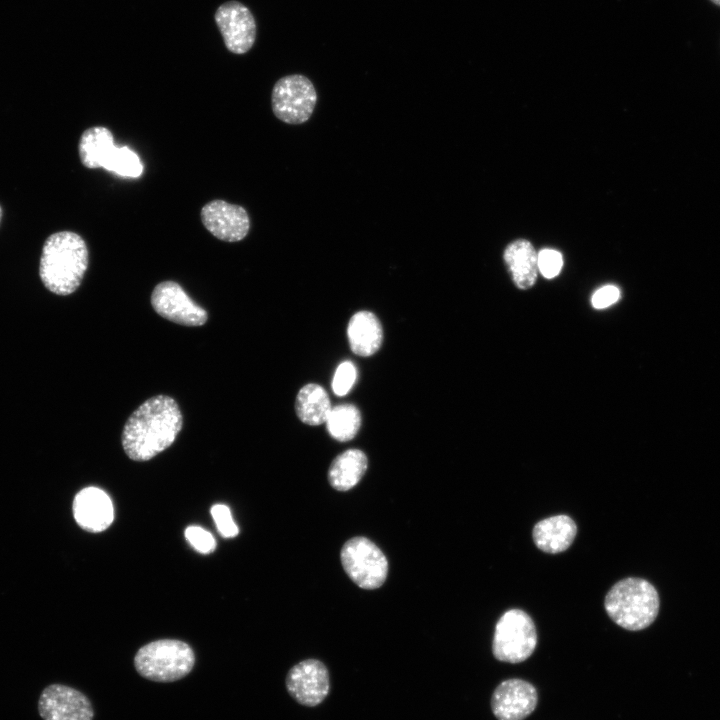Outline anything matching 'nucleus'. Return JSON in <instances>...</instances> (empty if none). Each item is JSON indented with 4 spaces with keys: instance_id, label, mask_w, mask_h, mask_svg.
I'll list each match as a JSON object with an SVG mask.
<instances>
[{
    "instance_id": "cd10ccee",
    "label": "nucleus",
    "mask_w": 720,
    "mask_h": 720,
    "mask_svg": "<svg viewBox=\"0 0 720 720\" xmlns=\"http://www.w3.org/2000/svg\"><path fill=\"white\" fill-rule=\"evenodd\" d=\"M1 218H2V208L0 207V221H1Z\"/></svg>"
},
{
    "instance_id": "a878e982",
    "label": "nucleus",
    "mask_w": 720,
    "mask_h": 720,
    "mask_svg": "<svg viewBox=\"0 0 720 720\" xmlns=\"http://www.w3.org/2000/svg\"><path fill=\"white\" fill-rule=\"evenodd\" d=\"M620 297V291L616 286L607 285L599 288L592 296L591 302L594 308L602 309L615 303Z\"/></svg>"
},
{
    "instance_id": "0eeeda50",
    "label": "nucleus",
    "mask_w": 720,
    "mask_h": 720,
    "mask_svg": "<svg viewBox=\"0 0 720 720\" xmlns=\"http://www.w3.org/2000/svg\"><path fill=\"white\" fill-rule=\"evenodd\" d=\"M342 566L350 579L363 589L382 586L388 574V562L380 548L366 537L349 539L342 547Z\"/></svg>"
},
{
    "instance_id": "aec40b11",
    "label": "nucleus",
    "mask_w": 720,
    "mask_h": 720,
    "mask_svg": "<svg viewBox=\"0 0 720 720\" xmlns=\"http://www.w3.org/2000/svg\"><path fill=\"white\" fill-rule=\"evenodd\" d=\"M331 410L328 393L321 385L308 383L299 390L295 411L304 424L317 426L326 423Z\"/></svg>"
},
{
    "instance_id": "39448f33",
    "label": "nucleus",
    "mask_w": 720,
    "mask_h": 720,
    "mask_svg": "<svg viewBox=\"0 0 720 720\" xmlns=\"http://www.w3.org/2000/svg\"><path fill=\"white\" fill-rule=\"evenodd\" d=\"M195 663L192 648L175 639H161L142 646L134 657V666L144 678L155 682H173L188 675Z\"/></svg>"
},
{
    "instance_id": "393cba45",
    "label": "nucleus",
    "mask_w": 720,
    "mask_h": 720,
    "mask_svg": "<svg viewBox=\"0 0 720 720\" xmlns=\"http://www.w3.org/2000/svg\"><path fill=\"white\" fill-rule=\"evenodd\" d=\"M538 269L541 274L550 279L557 276L562 268V255L552 249H543L538 255Z\"/></svg>"
},
{
    "instance_id": "9d476101",
    "label": "nucleus",
    "mask_w": 720,
    "mask_h": 720,
    "mask_svg": "<svg viewBox=\"0 0 720 720\" xmlns=\"http://www.w3.org/2000/svg\"><path fill=\"white\" fill-rule=\"evenodd\" d=\"M537 704L536 687L520 678L500 682L490 699V707L497 720H524L534 712Z\"/></svg>"
},
{
    "instance_id": "423d86ee",
    "label": "nucleus",
    "mask_w": 720,
    "mask_h": 720,
    "mask_svg": "<svg viewBox=\"0 0 720 720\" xmlns=\"http://www.w3.org/2000/svg\"><path fill=\"white\" fill-rule=\"evenodd\" d=\"M537 645V633L531 617L520 609L506 611L495 626L492 652L506 663L517 664L528 659Z\"/></svg>"
},
{
    "instance_id": "b1692460",
    "label": "nucleus",
    "mask_w": 720,
    "mask_h": 720,
    "mask_svg": "<svg viewBox=\"0 0 720 720\" xmlns=\"http://www.w3.org/2000/svg\"><path fill=\"white\" fill-rule=\"evenodd\" d=\"M210 512L221 536L231 538L239 533V529L231 516V511L228 506L215 504L212 506Z\"/></svg>"
},
{
    "instance_id": "1a4fd4ad",
    "label": "nucleus",
    "mask_w": 720,
    "mask_h": 720,
    "mask_svg": "<svg viewBox=\"0 0 720 720\" xmlns=\"http://www.w3.org/2000/svg\"><path fill=\"white\" fill-rule=\"evenodd\" d=\"M153 309L163 318L184 326H201L208 315L174 281L157 284L151 294Z\"/></svg>"
},
{
    "instance_id": "6e6552de",
    "label": "nucleus",
    "mask_w": 720,
    "mask_h": 720,
    "mask_svg": "<svg viewBox=\"0 0 720 720\" xmlns=\"http://www.w3.org/2000/svg\"><path fill=\"white\" fill-rule=\"evenodd\" d=\"M317 103V92L311 80L302 74L286 75L274 84L271 105L282 122L299 125L311 117Z\"/></svg>"
},
{
    "instance_id": "4468645a",
    "label": "nucleus",
    "mask_w": 720,
    "mask_h": 720,
    "mask_svg": "<svg viewBox=\"0 0 720 720\" xmlns=\"http://www.w3.org/2000/svg\"><path fill=\"white\" fill-rule=\"evenodd\" d=\"M204 227L216 238L225 242H237L244 239L250 229L247 211L239 205L224 200H213L201 209Z\"/></svg>"
},
{
    "instance_id": "412c9836",
    "label": "nucleus",
    "mask_w": 720,
    "mask_h": 720,
    "mask_svg": "<svg viewBox=\"0 0 720 720\" xmlns=\"http://www.w3.org/2000/svg\"><path fill=\"white\" fill-rule=\"evenodd\" d=\"M361 413L353 404H340L332 407L326 421L330 436L340 442L352 440L361 427Z\"/></svg>"
},
{
    "instance_id": "7ed1b4c3",
    "label": "nucleus",
    "mask_w": 720,
    "mask_h": 720,
    "mask_svg": "<svg viewBox=\"0 0 720 720\" xmlns=\"http://www.w3.org/2000/svg\"><path fill=\"white\" fill-rule=\"evenodd\" d=\"M608 616L620 627L639 631L650 626L659 611V595L647 580L625 578L614 584L605 597Z\"/></svg>"
},
{
    "instance_id": "5701e85b",
    "label": "nucleus",
    "mask_w": 720,
    "mask_h": 720,
    "mask_svg": "<svg viewBox=\"0 0 720 720\" xmlns=\"http://www.w3.org/2000/svg\"><path fill=\"white\" fill-rule=\"evenodd\" d=\"M185 538L196 551L202 554H209L216 548L213 535L200 526H188L185 530Z\"/></svg>"
},
{
    "instance_id": "f3484780",
    "label": "nucleus",
    "mask_w": 720,
    "mask_h": 720,
    "mask_svg": "<svg viewBox=\"0 0 720 720\" xmlns=\"http://www.w3.org/2000/svg\"><path fill=\"white\" fill-rule=\"evenodd\" d=\"M577 533L575 522L567 515H556L539 521L533 528L536 546L547 553H560L572 544Z\"/></svg>"
},
{
    "instance_id": "dca6fc26",
    "label": "nucleus",
    "mask_w": 720,
    "mask_h": 720,
    "mask_svg": "<svg viewBox=\"0 0 720 720\" xmlns=\"http://www.w3.org/2000/svg\"><path fill=\"white\" fill-rule=\"evenodd\" d=\"M347 338L350 349L361 357L374 355L383 342V328L378 317L370 311H358L349 320Z\"/></svg>"
},
{
    "instance_id": "ddd939ff",
    "label": "nucleus",
    "mask_w": 720,
    "mask_h": 720,
    "mask_svg": "<svg viewBox=\"0 0 720 720\" xmlns=\"http://www.w3.org/2000/svg\"><path fill=\"white\" fill-rule=\"evenodd\" d=\"M286 688L298 703L309 707L317 706L329 693L328 670L317 659L303 660L288 671Z\"/></svg>"
},
{
    "instance_id": "2eb2a0df",
    "label": "nucleus",
    "mask_w": 720,
    "mask_h": 720,
    "mask_svg": "<svg viewBox=\"0 0 720 720\" xmlns=\"http://www.w3.org/2000/svg\"><path fill=\"white\" fill-rule=\"evenodd\" d=\"M73 514L81 528L88 532L98 533L106 530L112 524L114 508L105 491L97 487H86L79 491L74 498Z\"/></svg>"
},
{
    "instance_id": "9b49d317",
    "label": "nucleus",
    "mask_w": 720,
    "mask_h": 720,
    "mask_svg": "<svg viewBox=\"0 0 720 720\" xmlns=\"http://www.w3.org/2000/svg\"><path fill=\"white\" fill-rule=\"evenodd\" d=\"M38 712L43 720H93L94 710L89 699L79 690L50 684L38 700Z\"/></svg>"
},
{
    "instance_id": "f03ea898",
    "label": "nucleus",
    "mask_w": 720,
    "mask_h": 720,
    "mask_svg": "<svg viewBox=\"0 0 720 720\" xmlns=\"http://www.w3.org/2000/svg\"><path fill=\"white\" fill-rule=\"evenodd\" d=\"M88 268V248L72 231L50 235L42 249L39 275L44 286L57 295L72 294Z\"/></svg>"
},
{
    "instance_id": "4be33fe9",
    "label": "nucleus",
    "mask_w": 720,
    "mask_h": 720,
    "mask_svg": "<svg viewBox=\"0 0 720 720\" xmlns=\"http://www.w3.org/2000/svg\"><path fill=\"white\" fill-rule=\"evenodd\" d=\"M357 377V371L354 364L350 361L342 362L336 369L333 380L332 390L337 396L346 395L353 387Z\"/></svg>"
},
{
    "instance_id": "a211bd4d",
    "label": "nucleus",
    "mask_w": 720,
    "mask_h": 720,
    "mask_svg": "<svg viewBox=\"0 0 720 720\" xmlns=\"http://www.w3.org/2000/svg\"><path fill=\"white\" fill-rule=\"evenodd\" d=\"M537 255L532 244L525 239H518L506 247L504 261L519 289H529L535 284L539 271Z\"/></svg>"
},
{
    "instance_id": "20e7f679",
    "label": "nucleus",
    "mask_w": 720,
    "mask_h": 720,
    "mask_svg": "<svg viewBox=\"0 0 720 720\" xmlns=\"http://www.w3.org/2000/svg\"><path fill=\"white\" fill-rule=\"evenodd\" d=\"M82 164L103 168L122 178H139L144 170L139 156L129 147H116L112 132L104 126L85 130L78 145Z\"/></svg>"
},
{
    "instance_id": "f257e3e1",
    "label": "nucleus",
    "mask_w": 720,
    "mask_h": 720,
    "mask_svg": "<svg viewBox=\"0 0 720 720\" xmlns=\"http://www.w3.org/2000/svg\"><path fill=\"white\" fill-rule=\"evenodd\" d=\"M182 424L181 411L172 397H151L126 421L122 432L123 449L134 461L150 460L173 444Z\"/></svg>"
},
{
    "instance_id": "f8f14e48",
    "label": "nucleus",
    "mask_w": 720,
    "mask_h": 720,
    "mask_svg": "<svg viewBox=\"0 0 720 720\" xmlns=\"http://www.w3.org/2000/svg\"><path fill=\"white\" fill-rule=\"evenodd\" d=\"M215 21L230 52L244 54L252 48L256 39V22L244 4L238 1L223 3L215 13Z\"/></svg>"
},
{
    "instance_id": "6ab92c4d",
    "label": "nucleus",
    "mask_w": 720,
    "mask_h": 720,
    "mask_svg": "<svg viewBox=\"0 0 720 720\" xmlns=\"http://www.w3.org/2000/svg\"><path fill=\"white\" fill-rule=\"evenodd\" d=\"M367 467L368 459L362 450L348 449L332 461L328 470L329 483L336 490L347 491L360 482Z\"/></svg>"
},
{
    "instance_id": "bb28decb",
    "label": "nucleus",
    "mask_w": 720,
    "mask_h": 720,
    "mask_svg": "<svg viewBox=\"0 0 720 720\" xmlns=\"http://www.w3.org/2000/svg\"><path fill=\"white\" fill-rule=\"evenodd\" d=\"M714 4L720 6V0H711Z\"/></svg>"
}]
</instances>
